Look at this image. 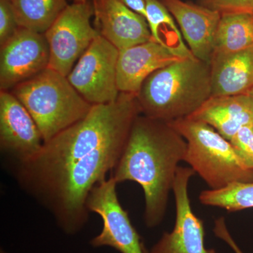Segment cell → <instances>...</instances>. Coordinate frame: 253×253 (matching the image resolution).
Instances as JSON below:
<instances>
[{
	"instance_id": "cell-5",
	"label": "cell",
	"mask_w": 253,
	"mask_h": 253,
	"mask_svg": "<svg viewBox=\"0 0 253 253\" xmlns=\"http://www.w3.org/2000/svg\"><path fill=\"white\" fill-rule=\"evenodd\" d=\"M169 123L187 143L184 162L210 189H221L235 181H253V170L246 167L230 141L212 126L190 118Z\"/></svg>"
},
{
	"instance_id": "cell-1",
	"label": "cell",
	"mask_w": 253,
	"mask_h": 253,
	"mask_svg": "<svg viewBox=\"0 0 253 253\" xmlns=\"http://www.w3.org/2000/svg\"><path fill=\"white\" fill-rule=\"evenodd\" d=\"M140 114L136 95L121 92L112 103L93 105L34 158L16 165L21 189L51 213L65 234L74 235L86 225L89 193L117 166Z\"/></svg>"
},
{
	"instance_id": "cell-18",
	"label": "cell",
	"mask_w": 253,
	"mask_h": 253,
	"mask_svg": "<svg viewBox=\"0 0 253 253\" xmlns=\"http://www.w3.org/2000/svg\"><path fill=\"white\" fill-rule=\"evenodd\" d=\"M253 44V13L221 14L213 54L236 52Z\"/></svg>"
},
{
	"instance_id": "cell-10",
	"label": "cell",
	"mask_w": 253,
	"mask_h": 253,
	"mask_svg": "<svg viewBox=\"0 0 253 253\" xmlns=\"http://www.w3.org/2000/svg\"><path fill=\"white\" fill-rule=\"evenodd\" d=\"M194 174L191 168H178L172 186L176 205L174 229L164 233L146 253H216L214 250L206 249L204 222L191 208L188 191Z\"/></svg>"
},
{
	"instance_id": "cell-21",
	"label": "cell",
	"mask_w": 253,
	"mask_h": 253,
	"mask_svg": "<svg viewBox=\"0 0 253 253\" xmlns=\"http://www.w3.org/2000/svg\"><path fill=\"white\" fill-rule=\"evenodd\" d=\"M229 141L246 167L253 170V126L241 128Z\"/></svg>"
},
{
	"instance_id": "cell-8",
	"label": "cell",
	"mask_w": 253,
	"mask_h": 253,
	"mask_svg": "<svg viewBox=\"0 0 253 253\" xmlns=\"http://www.w3.org/2000/svg\"><path fill=\"white\" fill-rule=\"evenodd\" d=\"M117 184L111 176L89 193L86 208L89 212L99 214L103 221L102 230L91 239L90 244L94 248H112L120 253H146L140 236L118 199Z\"/></svg>"
},
{
	"instance_id": "cell-20",
	"label": "cell",
	"mask_w": 253,
	"mask_h": 253,
	"mask_svg": "<svg viewBox=\"0 0 253 253\" xmlns=\"http://www.w3.org/2000/svg\"><path fill=\"white\" fill-rule=\"evenodd\" d=\"M205 206H214L229 212L253 208V181H235L219 189H208L199 195Z\"/></svg>"
},
{
	"instance_id": "cell-13",
	"label": "cell",
	"mask_w": 253,
	"mask_h": 253,
	"mask_svg": "<svg viewBox=\"0 0 253 253\" xmlns=\"http://www.w3.org/2000/svg\"><path fill=\"white\" fill-rule=\"evenodd\" d=\"M176 20L188 47L196 59L210 63L220 13L181 0H161Z\"/></svg>"
},
{
	"instance_id": "cell-11",
	"label": "cell",
	"mask_w": 253,
	"mask_h": 253,
	"mask_svg": "<svg viewBox=\"0 0 253 253\" xmlns=\"http://www.w3.org/2000/svg\"><path fill=\"white\" fill-rule=\"evenodd\" d=\"M42 135L28 110L10 91H0V147L16 165L41 151Z\"/></svg>"
},
{
	"instance_id": "cell-7",
	"label": "cell",
	"mask_w": 253,
	"mask_h": 253,
	"mask_svg": "<svg viewBox=\"0 0 253 253\" xmlns=\"http://www.w3.org/2000/svg\"><path fill=\"white\" fill-rule=\"evenodd\" d=\"M119 52L102 36L96 37L68 74V81L89 104H109L118 99Z\"/></svg>"
},
{
	"instance_id": "cell-25",
	"label": "cell",
	"mask_w": 253,
	"mask_h": 253,
	"mask_svg": "<svg viewBox=\"0 0 253 253\" xmlns=\"http://www.w3.org/2000/svg\"><path fill=\"white\" fill-rule=\"evenodd\" d=\"M128 8L146 18V5L144 0H119Z\"/></svg>"
},
{
	"instance_id": "cell-26",
	"label": "cell",
	"mask_w": 253,
	"mask_h": 253,
	"mask_svg": "<svg viewBox=\"0 0 253 253\" xmlns=\"http://www.w3.org/2000/svg\"><path fill=\"white\" fill-rule=\"evenodd\" d=\"M73 2H83V1H85L86 0H71Z\"/></svg>"
},
{
	"instance_id": "cell-15",
	"label": "cell",
	"mask_w": 253,
	"mask_h": 253,
	"mask_svg": "<svg viewBox=\"0 0 253 253\" xmlns=\"http://www.w3.org/2000/svg\"><path fill=\"white\" fill-rule=\"evenodd\" d=\"M188 118L209 125L230 141L241 128L253 126V99L249 94L211 96Z\"/></svg>"
},
{
	"instance_id": "cell-24",
	"label": "cell",
	"mask_w": 253,
	"mask_h": 253,
	"mask_svg": "<svg viewBox=\"0 0 253 253\" xmlns=\"http://www.w3.org/2000/svg\"><path fill=\"white\" fill-rule=\"evenodd\" d=\"M214 233L217 237L229 245L234 252L236 253H244L240 249L238 245L236 244L233 238L231 237L230 233L228 231L227 227H226L224 218L221 217L216 219L215 222H214Z\"/></svg>"
},
{
	"instance_id": "cell-12",
	"label": "cell",
	"mask_w": 253,
	"mask_h": 253,
	"mask_svg": "<svg viewBox=\"0 0 253 253\" xmlns=\"http://www.w3.org/2000/svg\"><path fill=\"white\" fill-rule=\"evenodd\" d=\"M94 28L119 51L152 41L146 18L119 0H91Z\"/></svg>"
},
{
	"instance_id": "cell-16",
	"label": "cell",
	"mask_w": 253,
	"mask_h": 253,
	"mask_svg": "<svg viewBox=\"0 0 253 253\" xmlns=\"http://www.w3.org/2000/svg\"><path fill=\"white\" fill-rule=\"evenodd\" d=\"M212 96L249 94L253 89V44L232 53H214L211 62Z\"/></svg>"
},
{
	"instance_id": "cell-23",
	"label": "cell",
	"mask_w": 253,
	"mask_h": 253,
	"mask_svg": "<svg viewBox=\"0 0 253 253\" xmlns=\"http://www.w3.org/2000/svg\"><path fill=\"white\" fill-rule=\"evenodd\" d=\"M199 3L220 14L253 13V0H199Z\"/></svg>"
},
{
	"instance_id": "cell-28",
	"label": "cell",
	"mask_w": 253,
	"mask_h": 253,
	"mask_svg": "<svg viewBox=\"0 0 253 253\" xmlns=\"http://www.w3.org/2000/svg\"><path fill=\"white\" fill-rule=\"evenodd\" d=\"M0 253H7L6 252V251H4L3 249H1V251H0Z\"/></svg>"
},
{
	"instance_id": "cell-9",
	"label": "cell",
	"mask_w": 253,
	"mask_h": 253,
	"mask_svg": "<svg viewBox=\"0 0 253 253\" xmlns=\"http://www.w3.org/2000/svg\"><path fill=\"white\" fill-rule=\"evenodd\" d=\"M0 46L1 90L9 91L49 67V47L44 33L20 27Z\"/></svg>"
},
{
	"instance_id": "cell-3",
	"label": "cell",
	"mask_w": 253,
	"mask_h": 253,
	"mask_svg": "<svg viewBox=\"0 0 253 253\" xmlns=\"http://www.w3.org/2000/svg\"><path fill=\"white\" fill-rule=\"evenodd\" d=\"M212 96L210 63L186 58L146 78L136 94L141 114L171 123L188 118Z\"/></svg>"
},
{
	"instance_id": "cell-22",
	"label": "cell",
	"mask_w": 253,
	"mask_h": 253,
	"mask_svg": "<svg viewBox=\"0 0 253 253\" xmlns=\"http://www.w3.org/2000/svg\"><path fill=\"white\" fill-rule=\"evenodd\" d=\"M19 28L12 0H0V46L12 38Z\"/></svg>"
},
{
	"instance_id": "cell-17",
	"label": "cell",
	"mask_w": 253,
	"mask_h": 253,
	"mask_svg": "<svg viewBox=\"0 0 253 253\" xmlns=\"http://www.w3.org/2000/svg\"><path fill=\"white\" fill-rule=\"evenodd\" d=\"M144 1L146 21L153 40L181 57H195L184 42L181 32L176 26L172 15L161 0Z\"/></svg>"
},
{
	"instance_id": "cell-6",
	"label": "cell",
	"mask_w": 253,
	"mask_h": 253,
	"mask_svg": "<svg viewBox=\"0 0 253 253\" xmlns=\"http://www.w3.org/2000/svg\"><path fill=\"white\" fill-rule=\"evenodd\" d=\"M92 16L90 0L68 4L44 33L49 47L48 68L67 77L76 61L100 36L91 26Z\"/></svg>"
},
{
	"instance_id": "cell-2",
	"label": "cell",
	"mask_w": 253,
	"mask_h": 253,
	"mask_svg": "<svg viewBox=\"0 0 253 253\" xmlns=\"http://www.w3.org/2000/svg\"><path fill=\"white\" fill-rule=\"evenodd\" d=\"M186 149L185 139L169 123L140 114L133 123L111 176L118 184L134 181L142 188L148 227L159 225L165 217L169 192Z\"/></svg>"
},
{
	"instance_id": "cell-4",
	"label": "cell",
	"mask_w": 253,
	"mask_h": 253,
	"mask_svg": "<svg viewBox=\"0 0 253 253\" xmlns=\"http://www.w3.org/2000/svg\"><path fill=\"white\" fill-rule=\"evenodd\" d=\"M10 91L34 119L44 143L85 117L93 106L67 77L49 68Z\"/></svg>"
},
{
	"instance_id": "cell-14",
	"label": "cell",
	"mask_w": 253,
	"mask_h": 253,
	"mask_svg": "<svg viewBox=\"0 0 253 253\" xmlns=\"http://www.w3.org/2000/svg\"><path fill=\"white\" fill-rule=\"evenodd\" d=\"M184 59L154 40L121 50L117 65L120 92L137 94L152 73Z\"/></svg>"
},
{
	"instance_id": "cell-19",
	"label": "cell",
	"mask_w": 253,
	"mask_h": 253,
	"mask_svg": "<svg viewBox=\"0 0 253 253\" xmlns=\"http://www.w3.org/2000/svg\"><path fill=\"white\" fill-rule=\"evenodd\" d=\"M20 27L45 33L68 6V0H12Z\"/></svg>"
},
{
	"instance_id": "cell-27",
	"label": "cell",
	"mask_w": 253,
	"mask_h": 253,
	"mask_svg": "<svg viewBox=\"0 0 253 253\" xmlns=\"http://www.w3.org/2000/svg\"><path fill=\"white\" fill-rule=\"evenodd\" d=\"M249 94L250 95V96H251V97L253 98V89H252V90H251V91H250V92L249 93Z\"/></svg>"
}]
</instances>
